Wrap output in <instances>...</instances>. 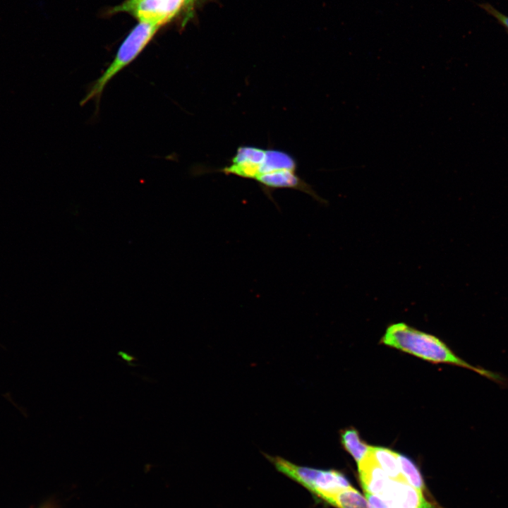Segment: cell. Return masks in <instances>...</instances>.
I'll return each mask as SVG.
<instances>
[{
    "mask_svg": "<svg viewBox=\"0 0 508 508\" xmlns=\"http://www.w3.org/2000/svg\"><path fill=\"white\" fill-rule=\"evenodd\" d=\"M381 341L387 346L428 361L465 368L500 384L504 381L501 375L473 365L461 359L436 337L416 329L403 322L389 326Z\"/></svg>",
    "mask_w": 508,
    "mask_h": 508,
    "instance_id": "obj_1",
    "label": "cell"
},
{
    "mask_svg": "<svg viewBox=\"0 0 508 508\" xmlns=\"http://www.w3.org/2000/svg\"><path fill=\"white\" fill-rule=\"evenodd\" d=\"M159 27L157 24L140 21L121 44L113 61L87 89L85 95L80 101V105H85L89 101L93 100L98 107L106 86L138 57Z\"/></svg>",
    "mask_w": 508,
    "mask_h": 508,
    "instance_id": "obj_2",
    "label": "cell"
},
{
    "mask_svg": "<svg viewBox=\"0 0 508 508\" xmlns=\"http://www.w3.org/2000/svg\"><path fill=\"white\" fill-rule=\"evenodd\" d=\"M265 456L278 471L325 502L341 490L351 486L346 477L339 471L298 466L280 456Z\"/></svg>",
    "mask_w": 508,
    "mask_h": 508,
    "instance_id": "obj_3",
    "label": "cell"
},
{
    "mask_svg": "<svg viewBox=\"0 0 508 508\" xmlns=\"http://www.w3.org/2000/svg\"><path fill=\"white\" fill-rule=\"evenodd\" d=\"M184 0H140L121 5L115 11H127L140 21L157 24L159 26L170 21L183 7Z\"/></svg>",
    "mask_w": 508,
    "mask_h": 508,
    "instance_id": "obj_4",
    "label": "cell"
},
{
    "mask_svg": "<svg viewBox=\"0 0 508 508\" xmlns=\"http://www.w3.org/2000/svg\"><path fill=\"white\" fill-rule=\"evenodd\" d=\"M255 180L266 194L270 193L271 190L274 189L292 188L299 190L317 200L323 202L322 198L318 195L311 186L301 179L294 170H281L263 174L258 176Z\"/></svg>",
    "mask_w": 508,
    "mask_h": 508,
    "instance_id": "obj_5",
    "label": "cell"
},
{
    "mask_svg": "<svg viewBox=\"0 0 508 508\" xmlns=\"http://www.w3.org/2000/svg\"><path fill=\"white\" fill-rule=\"evenodd\" d=\"M358 466L364 492L383 497L389 488L392 478L376 463L370 449Z\"/></svg>",
    "mask_w": 508,
    "mask_h": 508,
    "instance_id": "obj_6",
    "label": "cell"
},
{
    "mask_svg": "<svg viewBox=\"0 0 508 508\" xmlns=\"http://www.w3.org/2000/svg\"><path fill=\"white\" fill-rule=\"evenodd\" d=\"M382 497L391 500L395 508H433L425 499L423 491L405 480L392 479L387 492Z\"/></svg>",
    "mask_w": 508,
    "mask_h": 508,
    "instance_id": "obj_7",
    "label": "cell"
},
{
    "mask_svg": "<svg viewBox=\"0 0 508 508\" xmlns=\"http://www.w3.org/2000/svg\"><path fill=\"white\" fill-rule=\"evenodd\" d=\"M370 452L376 463L388 476L395 480H405L401 473L398 453L387 448L372 446Z\"/></svg>",
    "mask_w": 508,
    "mask_h": 508,
    "instance_id": "obj_8",
    "label": "cell"
},
{
    "mask_svg": "<svg viewBox=\"0 0 508 508\" xmlns=\"http://www.w3.org/2000/svg\"><path fill=\"white\" fill-rule=\"evenodd\" d=\"M296 162L289 154L278 150H267L261 165V174L281 170L296 171Z\"/></svg>",
    "mask_w": 508,
    "mask_h": 508,
    "instance_id": "obj_9",
    "label": "cell"
},
{
    "mask_svg": "<svg viewBox=\"0 0 508 508\" xmlns=\"http://www.w3.org/2000/svg\"><path fill=\"white\" fill-rule=\"evenodd\" d=\"M327 503L337 508H370L367 499L351 486L339 491Z\"/></svg>",
    "mask_w": 508,
    "mask_h": 508,
    "instance_id": "obj_10",
    "label": "cell"
},
{
    "mask_svg": "<svg viewBox=\"0 0 508 508\" xmlns=\"http://www.w3.org/2000/svg\"><path fill=\"white\" fill-rule=\"evenodd\" d=\"M341 442L344 449L358 464L369 452L371 446L362 441L356 429L349 428L341 434Z\"/></svg>",
    "mask_w": 508,
    "mask_h": 508,
    "instance_id": "obj_11",
    "label": "cell"
},
{
    "mask_svg": "<svg viewBox=\"0 0 508 508\" xmlns=\"http://www.w3.org/2000/svg\"><path fill=\"white\" fill-rule=\"evenodd\" d=\"M267 150L255 146H241L231 158V164L248 163L262 165Z\"/></svg>",
    "mask_w": 508,
    "mask_h": 508,
    "instance_id": "obj_12",
    "label": "cell"
},
{
    "mask_svg": "<svg viewBox=\"0 0 508 508\" xmlns=\"http://www.w3.org/2000/svg\"><path fill=\"white\" fill-rule=\"evenodd\" d=\"M398 460L400 465L401 473L407 483L413 487L423 491L425 488L421 474L412 461L408 457L398 454Z\"/></svg>",
    "mask_w": 508,
    "mask_h": 508,
    "instance_id": "obj_13",
    "label": "cell"
},
{
    "mask_svg": "<svg viewBox=\"0 0 508 508\" xmlns=\"http://www.w3.org/2000/svg\"><path fill=\"white\" fill-rule=\"evenodd\" d=\"M364 492L370 508H395L391 500L377 495Z\"/></svg>",
    "mask_w": 508,
    "mask_h": 508,
    "instance_id": "obj_14",
    "label": "cell"
},
{
    "mask_svg": "<svg viewBox=\"0 0 508 508\" xmlns=\"http://www.w3.org/2000/svg\"><path fill=\"white\" fill-rule=\"evenodd\" d=\"M481 6L490 15L495 17L500 23H501L504 28L508 31V16L501 13L500 11L496 10L492 6L487 4L481 5Z\"/></svg>",
    "mask_w": 508,
    "mask_h": 508,
    "instance_id": "obj_15",
    "label": "cell"
},
{
    "mask_svg": "<svg viewBox=\"0 0 508 508\" xmlns=\"http://www.w3.org/2000/svg\"><path fill=\"white\" fill-rule=\"evenodd\" d=\"M195 0H184V4L183 8L186 11V16L183 20V24H185L188 18H190L192 15L191 11L193 10V4Z\"/></svg>",
    "mask_w": 508,
    "mask_h": 508,
    "instance_id": "obj_16",
    "label": "cell"
},
{
    "mask_svg": "<svg viewBox=\"0 0 508 508\" xmlns=\"http://www.w3.org/2000/svg\"><path fill=\"white\" fill-rule=\"evenodd\" d=\"M124 360H126L127 361H132L133 360H135V358L131 356V355L127 354L126 353L119 351L118 353Z\"/></svg>",
    "mask_w": 508,
    "mask_h": 508,
    "instance_id": "obj_17",
    "label": "cell"
},
{
    "mask_svg": "<svg viewBox=\"0 0 508 508\" xmlns=\"http://www.w3.org/2000/svg\"><path fill=\"white\" fill-rule=\"evenodd\" d=\"M138 1H140V0H126V1H125V3H126V4H132V3Z\"/></svg>",
    "mask_w": 508,
    "mask_h": 508,
    "instance_id": "obj_18",
    "label": "cell"
}]
</instances>
